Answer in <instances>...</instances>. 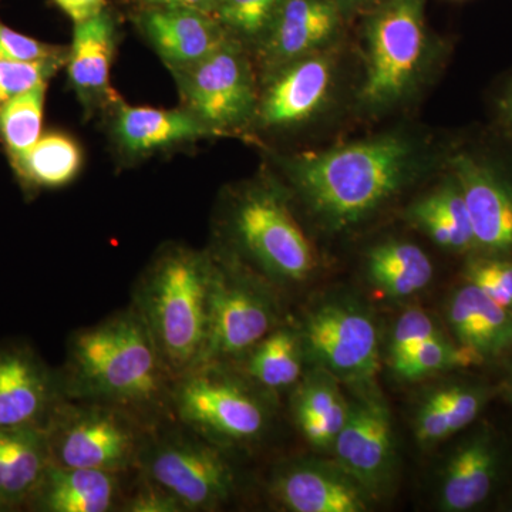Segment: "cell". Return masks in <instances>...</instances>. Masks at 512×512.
Here are the masks:
<instances>
[{
	"label": "cell",
	"mask_w": 512,
	"mask_h": 512,
	"mask_svg": "<svg viewBox=\"0 0 512 512\" xmlns=\"http://www.w3.org/2000/svg\"><path fill=\"white\" fill-rule=\"evenodd\" d=\"M59 373L64 399L117 407L154 427L174 420V377L131 305L73 332Z\"/></svg>",
	"instance_id": "1"
},
{
	"label": "cell",
	"mask_w": 512,
	"mask_h": 512,
	"mask_svg": "<svg viewBox=\"0 0 512 512\" xmlns=\"http://www.w3.org/2000/svg\"><path fill=\"white\" fill-rule=\"evenodd\" d=\"M289 181L328 231L362 224L409 184L416 148L400 134H383L284 163Z\"/></svg>",
	"instance_id": "2"
},
{
	"label": "cell",
	"mask_w": 512,
	"mask_h": 512,
	"mask_svg": "<svg viewBox=\"0 0 512 512\" xmlns=\"http://www.w3.org/2000/svg\"><path fill=\"white\" fill-rule=\"evenodd\" d=\"M210 251L170 244L144 269L133 289L136 309L170 375L201 365L210 319Z\"/></svg>",
	"instance_id": "3"
},
{
	"label": "cell",
	"mask_w": 512,
	"mask_h": 512,
	"mask_svg": "<svg viewBox=\"0 0 512 512\" xmlns=\"http://www.w3.org/2000/svg\"><path fill=\"white\" fill-rule=\"evenodd\" d=\"M225 225L234 244L229 254L272 285L299 284L315 271L312 244L274 181H258L239 192Z\"/></svg>",
	"instance_id": "4"
},
{
	"label": "cell",
	"mask_w": 512,
	"mask_h": 512,
	"mask_svg": "<svg viewBox=\"0 0 512 512\" xmlns=\"http://www.w3.org/2000/svg\"><path fill=\"white\" fill-rule=\"evenodd\" d=\"M262 392L234 367L198 366L174 379L173 417L215 446H245L261 439L271 421Z\"/></svg>",
	"instance_id": "5"
},
{
	"label": "cell",
	"mask_w": 512,
	"mask_h": 512,
	"mask_svg": "<svg viewBox=\"0 0 512 512\" xmlns=\"http://www.w3.org/2000/svg\"><path fill=\"white\" fill-rule=\"evenodd\" d=\"M211 254L210 319L201 365H234L282 325L275 285L224 249Z\"/></svg>",
	"instance_id": "6"
},
{
	"label": "cell",
	"mask_w": 512,
	"mask_h": 512,
	"mask_svg": "<svg viewBox=\"0 0 512 512\" xmlns=\"http://www.w3.org/2000/svg\"><path fill=\"white\" fill-rule=\"evenodd\" d=\"M157 427L106 404L64 399L45 433L52 464L107 473H137Z\"/></svg>",
	"instance_id": "7"
},
{
	"label": "cell",
	"mask_w": 512,
	"mask_h": 512,
	"mask_svg": "<svg viewBox=\"0 0 512 512\" xmlns=\"http://www.w3.org/2000/svg\"><path fill=\"white\" fill-rule=\"evenodd\" d=\"M426 0H380L366 23V76L359 97L379 110L402 100L416 83L427 35Z\"/></svg>",
	"instance_id": "8"
},
{
	"label": "cell",
	"mask_w": 512,
	"mask_h": 512,
	"mask_svg": "<svg viewBox=\"0 0 512 512\" xmlns=\"http://www.w3.org/2000/svg\"><path fill=\"white\" fill-rule=\"evenodd\" d=\"M163 426L157 427L144 447L138 473L174 495L185 512L218 510L235 488L224 448L183 426L173 430Z\"/></svg>",
	"instance_id": "9"
},
{
	"label": "cell",
	"mask_w": 512,
	"mask_h": 512,
	"mask_svg": "<svg viewBox=\"0 0 512 512\" xmlns=\"http://www.w3.org/2000/svg\"><path fill=\"white\" fill-rule=\"evenodd\" d=\"M466 201L477 251L495 258L512 255V138L466 144L448 158Z\"/></svg>",
	"instance_id": "10"
},
{
	"label": "cell",
	"mask_w": 512,
	"mask_h": 512,
	"mask_svg": "<svg viewBox=\"0 0 512 512\" xmlns=\"http://www.w3.org/2000/svg\"><path fill=\"white\" fill-rule=\"evenodd\" d=\"M185 110L217 136L256 121L259 94L245 46L231 37L200 63L173 73Z\"/></svg>",
	"instance_id": "11"
},
{
	"label": "cell",
	"mask_w": 512,
	"mask_h": 512,
	"mask_svg": "<svg viewBox=\"0 0 512 512\" xmlns=\"http://www.w3.org/2000/svg\"><path fill=\"white\" fill-rule=\"evenodd\" d=\"M301 336L305 357L340 383L372 387L380 369L379 330L365 306L330 299L306 313Z\"/></svg>",
	"instance_id": "12"
},
{
	"label": "cell",
	"mask_w": 512,
	"mask_h": 512,
	"mask_svg": "<svg viewBox=\"0 0 512 512\" xmlns=\"http://www.w3.org/2000/svg\"><path fill=\"white\" fill-rule=\"evenodd\" d=\"M336 463L370 497L384 493L394 470V433L387 403L370 389L349 403L348 419L333 443Z\"/></svg>",
	"instance_id": "13"
},
{
	"label": "cell",
	"mask_w": 512,
	"mask_h": 512,
	"mask_svg": "<svg viewBox=\"0 0 512 512\" xmlns=\"http://www.w3.org/2000/svg\"><path fill=\"white\" fill-rule=\"evenodd\" d=\"M63 400L59 369L26 343H0V429L45 430Z\"/></svg>",
	"instance_id": "14"
},
{
	"label": "cell",
	"mask_w": 512,
	"mask_h": 512,
	"mask_svg": "<svg viewBox=\"0 0 512 512\" xmlns=\"http://www.w3.org/2000/svg\"><path fill=\"white\" fill-rule=\"evenodd\" d=\"M133 22L171 73L200 63L232 37L215 15L173 6H136Z\"/></svg>",
	"instance_id": "15"
},
{
	"label": "cell",
	"mask_w": 512,
	"mask_h": 512,
	"mask_svg": "<svg viewBox=\"0 0 512 512\" xmlns=\"http://www.w3.org/2000/svg\"><path fill=\"white\" fill-rule=\"evenodd\" d=\"M269 495L291 512H365L370 495L338 463L296 460L278 467Z\"/></svg>",
	"instance_id": "16"
},
{
	"label": "cell",
	"mask_w": 512,
	"mask_h": 512,
	"mask_svg": "<svg viewBox=\"0 0 512 512\" xmlns=\"http://www.w3.org/2000/svg\"><path fill=\"white\" fill-rule=\"evenodd\" d=\"M333 77V60L322 53L302 57L268 74L264 93L259 94V126L284 128L308 121L328 101Z\"/></svg>",
	"instance_id": "17"
},
{
	"label": "cell",
	"mask_w": 512,
	"mask_h": 512,
	"mask_svg": "<svg viewBox=\"0 0 512 512\" xmlns=\"http://www.w3.org/2000/svg\"><path fill=\"white\" fill-rule=\"evenodd\" d=\"M342 13L333 0H285L255 47L265 76L328 46L338 35Z\"/></svg>",
	"instance_id": "18"
},
{
	"label": "cell",
	"mask_w": 512,
	"mask_h": 512,
	"mask_svg": "<svg viewBox=\"0 0 512 512\" xmlns=\"http://www.w3.org/2000/svg\"><path fill=\"white\" fill-rule=\"evenodd\" d=\"M117 42L119 25L116 15L109 8L86 22L74 25L67 73L77 99L89 114L100 109H111L120 100L110 84Z\"/></svg>",
	"instance_id": "19"
},
{
	"label": "cell",
	"mask_w": 512,
	"mask_h": 512,
	"mask_svg": "<svg viewBox=\"0 0 512 512\" xmlns=\"http://www.w3.org/2000/svg\"><path fill=\"white\" fill-rule=\"evenodd\" d=\"M111 140L128 158H144L217 136L194 114L181 109L130 106L119 100L111 107Z\"/></svg>",
	"instance_id": "20"
},
{
	"label": "cell",
	"mask_w": 512,
	"mask_h": 512,
	"mask_svg": "<svg viewBox=\"0 0 512 512\" xmlns=\"http://www.w3.org/2000/svg\"><path fill=\"white\" fill-rule=\"evenodd\" d=\"M123 474L50 464L25 510L36 512L119 511Z\"/></svg>",
	"instance_id": "21"
},
{
	"label": "cell",
	"mask_w": 512,
	"mask_h": 512,
	"mask_svg": "<svg viewBox=\"0 0 512 512\" xmlns=\"http://www.w3.org/2000/svg\"><path fill=\"white\" fill-rule=\"evenodd\" d=\"M448 323L458 340L478 363L512 348V312L467 282L448 303Z\"/></svg>",
	"instance_id": "22"
},
{
	"label": "cell",
	"mask_w": 512,
	"mask_h": 512,
	"mask_svg": "<svg viewBox=\"0 0 512 512\" xmlns=\"http://www.w3.org/2000/svg\"><path fill=\"white\" fill-rule=\"evenodd\" d=\"M50 464L45 430L0 429V512L26 508Z\"/></svg>",
	"instance_id": "23"
},
{
	"label": "cell",
	"mask_w": 512,
	"mask_h": 512,
	"mask_svg": "<svg viewBox=\"0 0 512 512\" xmlns=\"http://www.w3.org/2000/svg\"><path fill=\"white\" fill-rule=\"evenodd\" d=\"M339 383L335 376L316 366L293 394V419L313 447L332 448L348 419L349 402Z\"/></svg>",
	"instance_id": "24"
},
{
	"label": "cell",
	"mask_w": 512,
	"mask_h": 512,
	"mask_svg": "<svg viewBox=\"0 0 512 512\" xmlns=\"http://www.w3.org/2000/svg\"><path fill=\"white\" fill-rule=\"evenodd\" d=\"M497 473V454L490 437L480 434L458 448L441 480L439 505L447 512L473 510L487 500Z\"/></svg>",
	"instance_id": "25"
},
{
	"label": "cell",
	"mask_w": 512,
	"mask_h": 512,
	"mask_svg": "<svg viewBox=\"0 0 512 512\" xmlns=\"http://www.w3.org/2000/svg\"><path fill=\"white\" fill-rule=\"evenodd\" d=\"M303 359L306 357L301 330L279 325L231 367L265 392L272 393L299 383Z\"/></svg>",
	"instance_id": "26"
},
{
	"label": "cell",
	"mask_w": 512,
	"mask_h": 512,
	"mask_svg": "<svg viewBox=\"0 0 512 512\" xmlns=\"http://www.w3.org/2000/svg\"><path fill=\"white\" fill-rule=\"evenodd\" d=\"M367 276L375 288L390 298H407L427 288L434 268L429 256L416 244L386 241L367 255Z\"/></svg>",
	"instance_id": "27"
},
{
	"label": "cell",
	"mask_w": 512,
	"mask_h": 512,
	"mask_svg": "<svg viewBox=\"0 0 512 512\" xmlns=\"http://www.w3.org/2000/svg\"><path fill=\"white\" fill-rule=\"evenodd\" d=\"M485 402L481 390L447 386L424 399L414 419V433L421 447H431L473 423Z\"/></svg>",
	"instance_id": "28"
},
{
	"label": "cell",
	"mask_w": 512,
	"mask_h": 512,
	"mask_svg": "<svg viewBox=\"0 0 512 512\" xmlns=\"http://www.w3.org/2000/svg\"><path fill=\"white\" fill-rule=\"evenodd\" d=\"M10 161L26 187L59 188L72 183L80 173L83 151L67 134L49 133Z\"/></svg>",
	"instance_id": "29"
},
{
	"label": "cell",
	"mask_w": 512,
	"mask_h": 512,
	"mask_svg": "<svg viewBox=\"0 0 512 512\" xmlns=\"http://www.w3.org/2000/svg\"><path fill=\"white\" fill-rule=\"evenodd\" d=\"M47 83L13 97L0 107V140L9 157L19 156L42 137Z\"/></svg>",
	"instance_id": "30"
},
{
	"label": "cell",
	"mask_w": 512,
	"mask_h": 512,
	"mask_svg": "<svg viewBox=\"0 0 512 512\" xmlns=\"http://www.w3.org/2000/svg\"><path fill=\"white\" fill-rule=\"evenodd\" d=\"M285 0H221L215 18L244 46H258Z\"/></svg>",
	"instance_id": "31"
},
{
	"label": "cell",
	"mask_w": 512,
	"mask_h": 512,
	"mask_svg": "<svg viewBox=\"0 0 512 512\" xmlns=\"http://www.w3.org/2000/svg\"><path fill=\"white\" fill-rule=\"evenodd\" d=\"M478 363L473 355L448 342L443 335L421 343L410 355L392 365L393 373L406 382H416L439 372Z\"/></svg>",
	"instance_id": "32"
},
{
	"label": "cell",
	"mask_w": 512,
	"mask_h": 512,
	"mask_svg": "<svg viewBox=\"0 0 512 512\" xmlns=\"http://www.w3.org/2000/svg\"><path fill=\"white\" fill-rule=\"evenodd\" d=\"M409 218L441 248L453 252L477 251L474 238L437 208L427 195L410 207Z\"/></svg>",
	"instance_id": "33"
},
{
	"label": "cell",
	"mask_w": 512,
	"mask_h": 512,
	"mask_svg": "<svg viewBox=\"0 0 512 512\" xmlns=\"http://www.w3.org/2000/svg\"><path fill=\"white\" fill-rule=\"evenodd\" d=\"M69 47L39 42L3 25L0 20V60L19 63L59 62L67 64Z\"/></svg>",
	"instance_id": "34"
},
{
	"label": "cell",
	"mask_w": 512,
	"mask_h": 512,
	"mask_svg": "<svg viewBox=\"0 0 512 512\" xmlns=\"http://www.w3.org/2000/svg\"><path fill=\"white\" fill-rule=\"evenodd\" d=\"M441 335L433 318L423 309L412 308L403 313L394 325L390 339V366L410 355L421 343Z\"/></svg>",
	"instance_id": "35"
},
{
	"label": "cell",
	"mask_w": 512,
	"mask_h": 512,
	"mask_svg": "<svg viewBox=\"0 0 512 512\" xmlns=\"http://www.w3.org/2000/svg\"><path fill=\"white\" fill-rule=\"evenodd\" d=\"M64 66L66 64L59 62L19 63L0 60V107L37 84L47 83Z\"/></svg>",
	"instance_id": "36"
},
{
	"label": "cell",
	"mask_w": 512,
	"mask_h": 512,
	"mask_svg": "<svg viewBox=\"0 0 512 512\" xmlns=\"http://www.w3.org/2000/svg\"><path fill=\"white\" fill-rule=\"evenodd\" d=\"M137 483L130 493H124L119 511L124 512H185L180 501L153 480L137 471Z\"/></svg>",
	"instance_id": "37"
},
{
	"label": "cell",
	"mask_w": 512,
	"mask_h": 512,
	"mask_svg": "<svg viewBox=\"0 0 512 512\" xmlns=\"http://www.w3.org/2000/svg\"><path fill=\"white\" fill-rule=\"evenodd\" d=\"M491 106L498 128L512 138V72L498 83L491 97Z\"/></svg>",
	"instance_id": "38"
},
{
	"label": "cell",
	"mask_w": 512,
	"mask_h": 512,
	"mask_svg": "<svg viewBox=\"0 0 512 512\" xmlns=\"http://www.w3.org/2000/svg\"><path fill=\"white\" fill-rule=\"evenodd\" d=\"M76 23L86 22L107 8V0H53Z\"/></svg>",
	"instance_id": "39"
},
{
	"label": "cell",
	"mask_w": 512,
	"mask_h": 512,
	"mask_svg": "<svg viewBox=\"0 0 512 512\" xmlns=\"http://www.w3.org/2000/svg\"><path fill=\"white\" fill-rule=\"evenodd\" d=\"M481 264L487 269L488 274L493 276L495 282L504 289L512 301V261L508 258H495V256H484Z\"/></svg>",
	"instance_id": "40"
},
{
	"label": "cell",
	"mask_w": 512,
	"mask_h": 512,
	"mask_svg": "<svg viewBox=\"0 0 512 512\" xmlns=\"http://www.w3.org/2000/svg\"><path fill=\"white\" fill-rule=\"evenodd\" d=\"M221 0H140L136 6H173L215 15Z\"/></svg>",
	"instance_id": "41"
},
{
	"label": "cell",
	"mask_w": 512,
	"mask_h": 512,
	"mask_svg": "<svg viewBox=\"0 0 512 512\" xmlns=\"http://www.w3.org/2000/svg\"><path fill=\"white\" fill-rule=\"evenodd\" d=\"M333 2L339 6L342 12H346V10L365 8V6L380 2V0H333Z\"/></svg>",
	"instance_id": "42"
},
{
	"label": "cell",
	"mask_w": 512,
	"mask_h": 512,
	"mask_svg": "<svg viewBox=\"0 0 512 512\" xmlns=\"http://www.w3.org/2000/svg\"><path fill=\"white\" fill-rule=\"evenodd\" d=\"M127 2L134 3V5H137L140 0H127Z\"/></svg>",
	"instance_id": "43"
},
{
	"label": "cell",
	"mask_w": 512,
	"mask_h": 512,
	"mask_svg": "<svg viewBox=\"0 0 512 512\" xmlns=\"http://www.w3.org/2000/svg\"><path fill=\"white\" fill-rule=\"evenodd\" d=\"M511 396H512V382H511Z\"/></svg>",
	"instance_id": "44"
}]
</instances>
